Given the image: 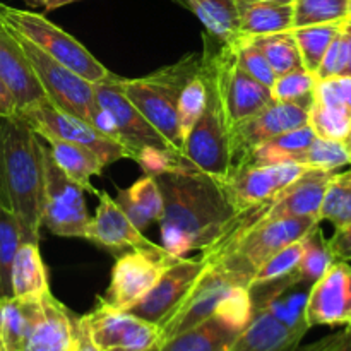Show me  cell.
<instances>
[{
    "mask_svg": "<svg viewBox=\"0 0 351 351\" xmlns=\"http://www.w3.org/2000/svg\"><path fill=\"white\" fill-rule=\"evenodd\" d=\"M308 125L317 137L343 141L351 130V77L317 79L308 108Z\"/></svg>",
    "mask_w": 351,
    "mask_h": 351,
    "instance_id": "ffe728a7",
    "label": "cell"
},
{
    "mask_svg": "<svg viewBox=\"0 0 351 351\" xmlns=\"http://www.w3.org/2000/svg\"><path fill=\"white\" fill-rule=\"evenodd\" d=\"M308 123V110L288 101H273L261 112L237 125L230 127V151L232 167L243 163L250 153L261 144L288 130L298 129Z\"/></svg>",
    "mask_w": 351,
    "mask_h": 351,
    "instance_id": "2e32d148",
    "label": "cell"
},
{
    "mask_svg": "<svg viewBox=\"0 0 351 351\" xmlns=\"http://www.w3.org/2000/svg\"><path fill=\"white\" fill-rule=\"evenodd\" d=\"M29 7L34 9H43V10H55L60 9V7L69 5V3H74L75 0H24Z\"/></svg>",
    "mask_w": 351,
    "mask_h": 351,
    "instance_id": "681fc988",
    "label": "cell"
},
{
    "mask_svg": "<svg viewBox=\"0 0 351 351\" xmlns=\"http://www.w3.org/2000/svg\"><path fill=\"white\" fill-rule=\"evenodd\" d=\"M348 17L351 19V0H348Z\"/></svg>",
    "mask_w": 351,
    "mask_h": 351,
    "instance_id": "db71d44e",
    "label": "cell"
},
{
    "mask_svg": "<svg viewBox=\"0 0 351 351\" xmlns=\"http://www.w3.org/2000/svg\"><path fill=\"white\" fill-rule=\"evenodd\" d=\"M232 47L235 48V55L240 67H242L250 77H254L256 81H259L261 84L271 88L274 79H276V74H274V71L271 69L266 57L261 53L259 48L254 47V45L243 36H240L235 43H232Z\"/></svg>",
    "mask_w": 351,
    "mask_h": 351,
    "instance_id": "7bdbcfd3",
    "label": "cell"
},
{
    "mask_svg": "<svg viewBox=\"0 0 351 351\" xmlns=\"http://www.w3.org/2000/svg\"><path fill=\"white\" fill-rule=\"evenodd\" d=\"M204 41L202 71L216 91L230 127L256 115L273 101L271 89L240 67L232 45L221 43L208 33Z\"/></svg>",
    "mask_w": 351,
    "mask_h": 351,
    "instance_id": "5b68a950",
    "label": "cell"
},
{
    "mask_svg": "<svg viewBox=\"0 0 351 351\" xmlns=\"http://www.w3.org/2000/svg\"><path fill=\"white\" fill-rule=\"evenodd\" d=\"M21 243H23V233L16 215L9 208L0 204V300L12 297L10 269Z\"/></svg>",
    "mask_w": 351,
    "mask_h": 351,
    "instance_id": "8d00e7d4",
    "label": "cell"
},
{
    "mask_svg": "<svg viewBox=\"0 0 351 351\" xmlns=\"http://www.w3.org/2000/svg\"><path fill=\"white\" fill-rule=\"evenodd\" d=\"M319 219L329 221L335 230H343L351 225V170L332 173L326 187Z\"/></svg>",
    "mask_w": 351,
    "mask_h": 351,
    "instance_id": "d590c367",
    "label": "cell"
},
{
    "mask_svg": "<svg viewBox=\"0 0 351 351\" xmlns=\"http://www.w3.org/2000/svg\"><path fill=\"white\" fill-rule=\"evenodd\" d=\"M348 17V0H293V29Z\"/></svg>",
    "mask_w": 351,
    "mask_h": 351,
    "instance_id": "ab89813d",
    "label": "cell"
},
{
    "mask_svg": "<svg viewBox=\"0 0 351 351\" xmlns=\"http://www.w3.org/2000/svg\"><path fill=\"white\" fill-rule=\"evenodd\" d=\"M332 173L335 171L308 168L298 180L281 191L273 201L254 209L250 215V223H252L250 226L281 218L319 219L326 187H328Z\"/></svg>",
    "mask_w": 351,
    "mask_h": 351,
    "instance_id": "d6986e66",
    "label": "cell"
},
{
    "mask_svg": "<svg viewBox=\"0 0 351 351\" xmlns=\"http://www.w3.org/2000/svg\"><path fill=\"white\" fill-rule=\"evenodd\" d=\"M41 308L24 351H71L77 317L51 291L41 297Z\"/></svg>",
    "mask_w": 351,
    "mask_h": 351,
    "instance_id": "603a6c76",
    "label": "cell"
},
{
    "mask_svg": "<svg viewBox=\"0 0 351 351\" xmlns=\"http://www.w3.org/2000/svg\"><path fill=\"white\" fill-rule=\"evenodd\" d=\"M343 34H345L346 47H348V64H346L345 75H350L351 77V19L350 17H346L345 23H343Z\"/></svg>",
    "mask_w": 351,
    "mask_h": 351,
    "instance_id": "f907efd6",
    "label": "cell"
},
{
    "mask_svg": "<svg viewBox=\"0 0 351 351\" xmlns=\"http://www.w3.org/2000/svg\"><path fill=\"white\" fill-rule=\"evenodd\" d=\"M343 144H345L346 151H348L350 156H351V130H350V132L346 134V136H345V139H343Z\"/></svg>",
    "mask_w": 351,
    "mask_h": 351,
    "instance_id": "816d5d0a",
    "label": "cell"
},
{
    "mask_svg": "<svg viewBox=\"0 0 351 351\" xmlns=\"http://www.w3.org/2000/svg\"><path fill=\"white\" fill-rule=\"evenodd\" d=\"M117 204L137 230H146L153 223H160L163 216V195L153 175L141 177L129 189L119 191Z\"/></svg>",
    "mask_w": 351,
    "mask_h": 351,
    "instance_id": "83f0119b",
    "label": "cell"
},
{
    "mask_svg": "<svg viewBox=\"0 0 351 351\" xmlns=\"http://www.w3.org/2000/svg\"><path fill=\"white\" fill-rule=\"evenodd\" d=\"M302 243H304V254L297 267V278L302 283L312 287L336 259L319 225H315L302 239Z\"/></svg>",
    "mask_w": 351,
    "mask_h": 351,
    "instance_id": "e575fe53",
    "label": "cell"
},
{
    "mask_svg": "<svg viewBox=\"0 0 351 351\" xmlns=\"http://www.w3.org/2000/svg\"><path fill=\"white\" fill-rule=\"evenodd\" d=\"M41 311V298H2L0 351H24Z\"/></svg>",
    "mask_w": 351,
    "mask_h": 351,
    "instance_id": "d4e9b609",
    "label": "cell"
},
{
    "mask_svg": "<svg viewBox=\"0 0 351 351\" xmlns=\"http://www.w3.org/2000/svg\"><path fill=\"white\" fill-rule=\"evenodd\" d=\"M10 287L12 297L41 298L50 291L48 273L38 243L23 242L14 257L10 269Z\"/></svg>",
    "mask_w": 351,
    "mask_h": 351,
    "instance_id": "f546056e",
    "label": "cell"
},
{
    "mask_svg": "<svg viewBox=\"0 0 351 351\" xmlns=\"http://www.w3.org/2000/svg\"><path fill=\"white\" fill-rule=\"evenodd\" d=\"M84 317L93 341L101 351H160L163 345L160 326L101 300Z\"/></svg>",
    "mask_w": 351,
    "mask_h": 351,
    "instance_id": "9a60e30c",
    "label": "cell"
},
{
    "mask_svg": "<svg viewBox=\"0 0 351 351\" xmlns=\"http://www.w3.org/2000/svg\"><path fill=\"white\" fill-rule=\"evenodd\" d=\"M204 266L206 261L202 257L199 259L182 257L177 263L168 266L158 278L154 287L127 312L161 326L180 305L189 290L194 287Z\"/></svg>",
    "mask_w": 351,
    "mask_h": 351,
    "instance_id": "ac0fdd59",
    "label": "cell"
},
{
    "mask_svg": "<svg viewBox=\"0 0 351 351\" xmlns=\"http://www.w3.org/2000/svg\"><path fill=\"white\" fill-rule=\"evenodd\" d=\"M184 154L199 170L218 180L225 178L232 168L230 125L209 81L206 108L185 137Z\"/></svg>",
    "mask_w": 351,
    "mask_h": 351,
    "instance_id": "5bb4252c",
    "label": "cell"
},
{
    "mask_svg": "<svg viewBox=\"0 0 351 351\" xmlns=\"http://www.w3.org/2000/svg\"><path fill=\"white\" fill-rule=\"evenodd\" d=\"M0 204L16 215L23 242L40 243L43 215L41 139L21 115L0 119Z\"/></svg>",
    "mask_w": 351,
    "mask_h": 351,
    "instance_id": "7a4b0ae2",
    "label": "cell"
},
{
    "mask_svg": "<svg viewBox=\"0 0 351 351\" xmlns=\"http://www.w3.org/2000/svg\"><path fill=\"white\" fill-rule=\"evenodd\" d=\"M308 168L300 163H278L257 167V165H235L221 178L223 191L235 213H245L273 201L281 191L293 184Z\"/></svg>",
    "mask_w": 351,
    "mask_h": 351,
    "instance_id": "4fadbf2b",
    "label": "cell"
},
{
    "mask_svg": "<svg viewBox=\"0 0 351 351\" xmlns=\"http://www.w3.org/2000/svg\"><path fill=\"white\" fill-rule=\"evenodd\" d=\"M41 165H43L41 226H45L53 235L84 239L91 223V216L86 209L84 191L57 167L50 149L43 143H41Z\"/></svg>",
    "mask_w": 351,
    "mask_h": 351,
    "instance_id": "9c48e42d",
    "label": "cell"
},
{
    "mask_svg": "<svg viewBox=\"0 0 351 351\" xmlns=\"http://www.w3.org/2000/svg\"><path fill=\"white\" fill-rule=\"evenodd\" d=\"M343 21L338 23L314 24V26H304L291 29L295 41H297L298 51H300L302 65L307 72L315 75L329 45L332 43L338 33L341 31Z\"/></svg>",
    "mask_w": 351,
    "mask_h": 351,
    "instance_id": "d6a6232c",
    "label": "cell"
},
{
    "mask_svg": "<svg viewBox=\"0 0 351 351\" xmlns=\"http://www.w3.org/2000/svg\"><path fill=\"white\" fill-rule=\"evenodd\" d=\"M308 328H351V263L335 261L308 291L305 305Z\"/></svg>",
    "mask_w": 351,
    "mask_h": 351,
    "instance_id": "e0dca14e",
    "label": "cell"
},
{
    "mask_svg": "<svg viewBox=\"0 0 351 351\" xmlns=\"http://www.w3.org/2000/svg\"><path fill=\"white\" fill-rule=\"evenodd\" d=\"M206 101H208V81H206L201 64V69L189 79L178 96V123H180L184 139L197 122L201 113L204 112Z\"/></svg>",
    "mask_w": 351,
    "mask_h": 351,
    "instance_id": "f35d334b",
    "label": "cell"
},
{
    "mask_svg": "<svg viewBox=\"0 0 351 351\" xmlns=\"http://www.w3.org/2000/svg\"><path fill=\"white\" fill-rule=\"evenodd\" d=\"M99 204L86 232V240L115 254L117 257L129 250H160V243L151 242L141 230L132 225L115 199L99 192Z\"/></svg>",
    "mask_w": 351,
    "mask_h": 351,
    "instance_id": "44dd1931",
    "label": "cell"
},
{
    "mask_svg": "<svg viewBox=\"0 0 351 351\" xmlns=\"http://www.w3.org/2000/svg\"><path fill=\"white\" fill-rule=\"evenodd\" d=\"M297 351H351V329L345 328L341 332L326 336L317 343H312Z\"/></svg>",
    "mask_w": 351,
    "mask_h": 351,
    "instance_id": "f6af8a7d",
    "label": "cell"
},
{
    "mask_svg": "<svg viewBox=\"0 0 351 351\" xmlns=\"http://www.w3.org/2000/svg\"><path fill=\"white\" fill-rule=\"evenodd\" d=\"M305 335L307 332L288 328L271 312L256 308L230 351H297Z\"/></svg>",
    "mask_w": 351,
    "mask_h": 351,
    "instance_id": "cb8c5ba5",
    "label": "cell"
},
{
    "mask_svg": "<svg viewBox=\"0 0 351 351\" xmlns=\"http://www.w3.org/2000/svg\"><path fill=\"white\" fill-rule=\"evenodd\" d=\"M178 259L182 257L165 249L129 250L120 254L113 264L110 287L98 300L119 311H129L154 287L163 271Z\"/></svg>",
    "mask_w": 351,
    "mask_h": 351,
    "instance_id": "7c38bea8",
    "label": "cell"
},
{
    "mask_svg": "<svg viewBox=\"0 0 351 351\" xmlns=\"http://www.w3.org/2000/svg\"><path fill=\"white\" fill-rule=\"evenodd\" d=\"M206 266L173 314L160 326L165 339L177 336L216 314L221 302L235 288H249L252 278L228 259L204 256Z\"/></svg>",
    "mask_w": 351,
    "mask_h": 351,
    "instance_id": "52a82bcc",
    "label": "cell"
},
{
    "mask_svg": "<svg viewBox=\"0 0 351 351\" xmlns=\"http://www.w3.org/2000/svg\"><path fill=\"white\" fill-rule=\"evenodd\" d=\"M239 335L218 315H211L201 324L165 339L160 351H230Z\"/></svg>",
    "mask_w": 351,
    "mask_h": 351,
    "instance_id": "f1b7e54d",
    "label": "cell"
},
{
    "mask_svg": "<svg viewBox=\"0 0 351 351\" xmlns=\"http://www.w3.org/2000/svg\"><path fill=\"white\" fill-rule=\"evenodd\" d=\"M317 77L305 69L287 72V74L276 75L273 86H271V96L276 101H288L300 105L302 108L308 110L314 99V88Z\"/></svg>",
    "mask_w": 351,
    "mask_h": 351,
    "instance_id": "74e56055",
    "label": "cell"
},
{
    "mask_svg": "<svg viewBox=\"0 0 351 351\" xmlns=\"http://www.w3.org/2000/svg\"><path fill=\"white\" fill-rule=\"evenodd\" d=\"M259 2H293V0H259Z\"/></svg>",
    "mask_w": 351,
    "mask_h": 351,
    "instance_id": "f5cc1de1",
    "label": "cell"
},
{
    "mask_svg": "<svg viewBox=\"0 0 351 351\" xmlns=\"http://www.w3.org/2000/svg\"><path fill=\"white\" fill-rule=\"evenodd\" d=\"M41 139L47 143L51 158H53V161L57 163V167L60 168L72 182H75L82 191H88L95 195L99 194V192L93 187L91 177L101 175L105 165L101 163V160H99L91 149L81 146V144L57 139V137L45 136L41 137Z\"/></svg>",
    "mask_w": 351,
    "mask_h": 351,
    "instance_id": "4316f807",
    "label": "cell"
},
{
    "mask_svg": "<svg viewBox=\"0 0 351 351\" xmlns=\"http://www.w3.org/2000/svg\"><path fill=\"white\" fill-rule=\"evenodd\" d=\"M247 40L254 47L259 48L261 53L266 57V60L269 62L271 69L276 75L287 74V72L297 71V69H304L300 51H298L297 41H295L291 29L283 31V33L264 34V36H250Z\"/></svg>",
    "mask_w": 351,
    "mask_h": 351,
    "instance_id": "836d02e7",
    "label": "cell"
},
{
    "mask_svg": "<svg viewBox=\"0 0 351 351\" xmlns=\"http://www.w3.org/2000/svg\"><path fill=\"white\" fill-rule=\"evenodd\" d=\"M96 99L115 120L119 141L146 175H158L161 171H191L199 170L185 154L178 153L146 117L127 99L117 82V75L95 84Z\"/></svg>",
    "mask_w": 351,
    "mask_h": 351,
    "instance_id": "3957f363",
    "label": "cell"
},
{
    "mask_svg": "<svg viewBox=\"0 0 351 351\" xmlns=\"http://www.w3.org/2000/svg\"><path fill=\"white\" fill-rule=\"evenodd\" d=\"M319 223L321 221L315 218H281L259 223L243 232L225 233L218 242L202 252L230 254L256 274L269 257L304 239Z\"/></svg>",
    "mask_w": 351,
    "mask_h": 351,
    "instance_id": "ba28073f",
    "label": "cell"
},
{
    "mask_svg": "<svg viewBox=\"0 0 351 351\" xmlns=\"http://www.w3.org/2000/svg\"><path fill=\"white\" fill-rule=\"evenodd\" d=\"M71 351H101L93 341L91 331H89L88 321L84 315L75 319V335H74V345Z\"/></svg>",
    "mask_w": 351,
    "mask_h": 351,
    "instance_id": "7dc6e473",
    "label": "cell"
},
{
    "mask_svg": "<svg viewBox=\"0 0 351 351\" xmlns=\"http://www.w3.org/2000/svg\"><path fill=\"white\" fill-rule=\"evenodd\" d=\"M201 53H192L144 77L125 79L117 75L127 99L182 154L185 139L178 123V96L189 79L201 69Z\"/></svg>",
    "mask_w": 351,
    "mask_h": 351,
    "instance_id": "277c9868",
    "label": "cell"
},
{
    "mask_svg": "<svg viewBox=\"0 0 351 351\" xmlns=\"http://www.w3.org/2000/svg\"><path fill=\"white\" fill-rule=\"evenodd\" d=\"M16 115H17L16 101H14L12 95H10L5 82L0 79V119H10V117H16Z\"/></svg>",
    "mask_w": 351,
    "mask_h": 351,
    "instance_id": "c3c4849f",
    "label": "cell"
},
{
    "mask_svg": "<svg viewBox=\"0 0 351 351\" xmlns=\"http://www.w3.org/2000/svg\"><path fill=\"white\" fill-rule=\"evenodd\" d=\"M204 24L206 33L221 43H235L242 34L235 0H178Z\"/></svg>",
    "mask_w": 351,
    "mask_h": 351,
    "instance_id": "1f68e13d",
    "label": "cell"
},
{
    "mask_svg": "<svg viewBox=\"0 0 351 351\" xmlns=\"http://www.w3.org/2000/svg\"><path fill=\"white\" fill-rule=\"evenodd\" d=\"M75 2H82V0H75Z\"/></svg>",
    "mask_w": 351,
    "mask_h": 351,
    "instance_id": "11a10c76",
    "label": "cell"
},
{
    "mask_svg": "<svg viewBox=\"0 0 351 351\" xmlns=\"http://www.w3.org/2000/svg\"><path fill=\"white\" fill-rule=\"evenodd\" d=\"M19 115L29 123L31 129L40 137L50 136L69 141V143L81 144V146L91 149L105 167L122 160V158H130L129 151L122 144L106 137L86 120L77 119V117L57 108L48 99L34 103L29 108L23 110Z\"/></svg>",
    "mask_w": 351,
    "mask_h": 351,
    "instance_id": "8fae6325",
    "label": "cell"
},
{
    "mask_svg": "<svg viewBox=\"0 0 351 351\" xmlns=\"http://www.w3.org/2000/svg\"><path fill=\"white\" fill-rule=\"evenodd\" d=\"M315 137L317 136L308 123L298 127V129L288 130V132L280 134L267 143L257 146L243 163L257 165V167L278 163H300L302 154L314 143Z\"/></svg>",
    "mask_w": 351,
    "mask_h": 351,
    "instance_id": "4dcf8cb0",
    "label": "cell"
},
{
    "mask_svg": "<svg viewBox=\"0 0 351 351\" xmlns=\"http://www.w3.org/2000/svg\"><path fill=\"white\" fill-rule=\"evenodd\" d=\"M14 34L23 47L48 101L53 103L57 108L89 122L95 110L98 108L95 84L65 65L58 64L55 58L45 53L29 40L17 34L16 31Z\"/></svg>",
    "mask_w": 351,
    "mask_h": 351,
    "instance_id": "30bf717a",
    "label": "cell"
},
{
    "mask_svg": "<svg viewBox=\"0 0 351 351\" xmlns=\"http://www.w3.org/2000/svg\"><path fill=\"white\" fill-rule=\"evenodd\" d=\"M0 21L50 55L58 64L82 75L93 84L103 82L112 72L72 34L51 23L43 14L23 10L0 2Z\"/></svg>",
    "mask_w": 351,
    "mask_h": 351,
    "instance_id": "8992f818",
    "label": "cell"
},
{
    "mask_svg": "<svg viewBox=\"0 0 351 351\" xmlns=\"http://www.w3.org/2000/svg\"><path fill=\"white\" fill-rule=\"evenodd\" d=\"M350 329H351V328H350Z\"/></svg>",
    "mask_w": 351,
    "mask_h": 351,
    "instance_id": "9f6ffc18",
    "label": "cell"
},
{
    "mask_svg": "<svg viewBox=\"0 0 351 351\" xmlns=\"http://www.w3.org/2000/svg\"><path fill=\"white\" fill-rule=\"evenodd\" d=\"M300 165H305L307 168L335 171L338 168L351 165V156L343 141L315 137L314 143L302 154Z\"/></svg>",
    "mask_w": 351,
    "mask_h": 351,
    "instance_id": "60d3db41",
    "label": "cell"
},
{
    "mask_svg": "<svg viewBox=\"0 0 351 351\" xmlns=\"http://www.w3.org/2000/svg\"><path fill=\"white\" fill-rule=\"evenodd\" d=\"M0 79L5 82L17 106V115L34 103L47 99L43 88L10 27L0 21Z\"/></svg>",
    "mask_w": 351,
    "mask_h": 351,
    "instance_id": "7402d4cb",
    "label": "cell"
},
{
    "mask_svg": "<svg viewBox=\"0 0 351 351\" xmlns=\"http://www.w3.org/2000/svg\"><path fill=\"white\" fill-rule=\"evenodd\" d=\"M328 243L336 261L351 263V225L343 230H336L335 235L328 240Z\"/></svg>",
    "mask_w": 351,
    "mask_h": 351,
    "instance_id": "bcb514c9",
    "label": "cell"
},
{
    "mask_svg": "<svg viewBox=\"0 0 351 351\" xmlns=\"http://www.w3.org/2000/svg\"><path fill=\"white\" fill-rule=\"evenodd\" d=\"M302 254H304V243H302V240L290 243V245H287L285 249H281L280 252H276L273 257H269V259L256 271L250 287H254V285L273 283V281L285 280V278L295 274L297 273L298 264H300Z\"/></svg>",
    "mask_w": 351,
    "mask_h": 351,
    "instance_id": "b9f144b4",
    "label": "cell"
},
{
    "mask_svg": "<svg viewBox=\"0 0 351 351\" xmlns=\"http://www.w3.org/2000/svg\"><path fill=\"white\" fill-rule=\"evenodd\" d=\"M346 64H348V47H346V40L341 26L338 36L329 45L328 51H326L324 58H322L321 65H319L317 72H315V77L326 79L332 77V75H345Z\"/></svg>",
    "mask_w": 351,
    "mask_h": 351,
    "instance_id": "ee69618b",
    "label": "cell"
},
{
    "mask_svg": "<svg viewBox=\"0 0 351 351\" xmlns=\"http://www.w3.org/2000/svg\"><path fill=\"white\" fill-rule=\"evenodd\" d=\"M163 195L160 239L167 252L185 257L206 250L228 230L237 213L218 178L201 170L154 175Z\"/></svg>",
    "mask_w": 351,
    "mask_h": 351,
    "instance_id": "6da1fadb",
    "label": "cell"
},
{
    "mask_svg": "<svg viewBox=\"0 0 351 351\" xmlns=\"http://www.w3.org/2000/svg\"><path fill=\"white\" fill-rule=\"evenodd\" d=\"M242 36H264L293 29V2L235 0Z\"/></svg>",
    "mask_w": 351,
    "mask_h": 351,
    "instance_id": "484cf974",
    "label": "cell"
}]
</instances>
